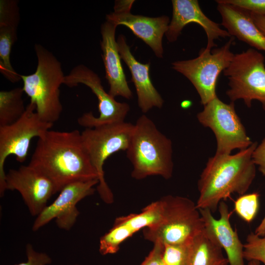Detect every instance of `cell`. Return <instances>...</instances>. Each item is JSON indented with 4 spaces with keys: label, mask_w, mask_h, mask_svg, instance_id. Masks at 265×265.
Instances as JSON below:
<instances>
[{
    "label": "cell",
    "mask_w": 265,
    "mask_h": 265,
    "mask_svg": "<svg viewBox=\"0 0 265 265\" xmlns=\"http://www.w3.org/2000/svg\"><path fill=\"white\" fill-rule=\"evenodd\" d=\"M172 18L165 34L169 42H175L184 27L194 23L205 30L207 37L206 49L211 50L216 46L214 40L219 38L231 37L226 30L209 19L202 11L197 0H172Z\"/></svg>",
    "instance_id": "obj_16"
},
{
    "label": "cell",
    "mask_w": 265,
    "mask_h": 265,
    "mask_svg": "<svg viewBox=\"0 0 265 265\" xmlns=\"http://www.w3.org/2000/svg\"><path fill=\"white\" fill-rule=\"evenodd\" d=\"M215 1L221 17V25L231 36L265 51V35L253 22L249 11L220 0Z\"/></svg>",
    "instance_id": "obj_21"
},
{
    "label": "cell",
    "mask_w": 265,
    "mask_h": 265,
    "mask_svg": "<svg viewBox=\"0 0 265 265\" xmlns=\"http://www.w3.org/2000/svg\"><path fill=\"white\" fill-rule=\"evenodd\" d=\"M133 0H116L114 11L106 15V20L116 26H124L138 38L143 40L153 50L157 57L163 54L162 38L169 22L166 16L150 17L131 13Z\"/></svg>",
    "instance_id": "obj_13"
},
{
    "label": "cell",
    "mask_w": 265,
    "mask_h": 265,
    "mask_svg": "<svg viewBox=\"0 0 265 265\" xmlns=\"http://www.w3.org/2000/svg\"><path fill=\"white\" fill-rule=\"evenodd\" d=\"M63 84L70 87L84 84L91 90L98 99L99 115L96 117L92 112L84 113L78 119L80 125L92 128L125 122L130 109L129 104L116 101L105 90L99 76L84 65L79 64L74 67L69 74L65 76Z\"/></svg>",
    "instance_id": "obj_11"
},
{
    "label": "cell",
    "mask_w": 265,
    "mask_h": 265,
    "mask_svg": "<svg viewBox=\"0 0 265 265\" xmlns=\"http://www.w3.org/2000/svg\"><path fill=\"white\" fill-rule=\"evenodd\" d=\"M252 159L256 165L258 166L260 172L265 176V137L254 150Z\"/></svg>",
    "instance_id": "obj_30"
},
{
    "label": "cell",
    "mask_w": 265,
    "mask_h": 265,
    "mask_svg": "<svg viewBox=\"0 0 265 265\" xmlns=\"http://www.w3.org/2000/svg\"><path fill=\"white\" fill-rule=\"evenodd\" d=\"M164 247L160 242L154 243L152 250L140 265H166L163 258Z\"/></svg>",
    "instance_id": "obj_29"
},
{
    "label": "cell",
    "mask_w": 265,
    "mask_h": 265,
    "mask_svg": "<svg viewBox=\"0 0 265 265\" xmlns=\"http://www.w3.org/2000/svg\"><path fill=\"white\" fill-rule=\"evenodd\" d=\"M34 50L37 59L35 71L21 75L23 89L35 105L36 112L44 121L53 124L62 111L60 87L65 76L60 62L42 45L36 44Z\"/></svg>",
    "instance_id": "obj_4"
},
{
    "label": "cell",
    "mask_w": 265,
    "mask_h": 265,
    "mask_svg": "<svg viewBox=\"0 0 265 265\" xmlns=\"http://www.w3.org/2000/svg\"><path fill=\"white\" fill-rule=\"evenodd\" d=\"M220 217L215 218L209 209H199L204 223V230L225 252L229 265H245L243 255V244L236 229L230 223L232 212L223 201L218 207Z\"/></svg>",
    "instance_id": "obj_17"
},
{
    "label": "cell",
    "mask_w": 265,
    "mask_h": 265,
    "mask_svg": "<svg viewBox=\"0 0 265 265\" xmlns=\"http://www.w3.org/2000/svg\"><path fill=\"white\" fill-rule=\"evenodd\" d=\"M6 190H17L21 194L32 216H37L55 193L52 182L35 168L22 165L6 174Z\"/></svg>",
    "instance_id": "obj_14"
},
{
    "label": "cell",
    "mask_w": 265,
    "mask_h": 265,
    "mask_svg": "<svg viewBox=\"0 0 265 265\" xmlns=\"http://www.w3.org/2000/svg\"><path fill=\"white\" fill-rule=\"evenodd\" d=\"M27 261L14 265H48L52 263L51 257L46 253L36 251L30 243L26 246Z\"/></svg>",
    "instance_id": "obj_28"
},
{
    "label": "cell",
    "mask_w": 265,
    "mask_h": 265,
    "mask_svg": "<svg viewBox=\"0 0 265 265\" xmlns=\"http://www.w3.org/2000/svg\"><path fill=\"white\" fill-rule=\"evenodd\" d=\"M18 3L16 0H0V72L12 83L22 80L10 61L12 47L17 40L20 19Z\"/></svg>",
    "instance_id": "obj_20"
},
{
    "label": "cell",
    "mask_w": 265,
    "mask_h": 265,
    "mask_svg": "<svg viewBox=\"0 0 265 265\" xmlns=\"http://www.w3.org/2000/svg\"><path fill=\"white\" fill-rule=\"evenodd\" d=\"M28 165L48 177L56 193L74 182L98 180L77 130L47 131L38 138Z\"/></svg>",
    "instance_id": "obj_1"
},
{
    "label": "cell",
    "mask_w": 265,
    "mask_h": 265,
    "mask_svg": "<svg viewBox=\"0 0 265 265\" xmlns=\"http://www.w3.org/2000/svg\"><path fill=\"white\" fill-rule=\"evenodd\" d=\"M220 1L265 16V0H220Z\"/></svg>",
    "instance_id": "obj_27"
},
{
    "label": "cell",
    "mask_w": 265,
    "mask_h": 265,
    "mask_svg": "<svg viewBox=\"0 0 265 265\" xmlns=\"http://www.w3.org/2000/svg\"><path fill=\"white\" fill-rule=\"evenodd\" d=\"M117 43L120 57L131 72L132 81L137 96L138 105L142 112L147 113L154 107L161 108L164 101L151 80L150 63H141L135 58L123 35H119Z\"/></svg>",
    "instance_id": "obj_19"
},
{
    "label": "cell",
    "mask_w": 265,
    "mask_h": 265,
    "mask_svg": "<svg viewBox=\"0 0 265 265\" xmlns=\"http://www.w3.org/2000/svg\"><path fill=\"white\" fill-rule=\"evenodd\" d=\"M117 26L106 20L101 26L100 46L106 78L109 85L108 93L113 98L121 96L130 99L132 97V93L126 80L115 40Z\"/></svg>",
    "instance_id": "obj_18"
},
{
    "label": "cell",
    "mask_w": 265,
    "mask_h": 265,
    "mask_svg": "<svg viewBox=\"0 0 265 265\" xmlns=\"http://www.w3.org/2000/svg\"><path fill=\"white\" fill-rule=\"evenodd\" d=\"M163 212L164 204L161 198L145 207L140 213L117 218L112 228L100 238V253L102 255L117 253L120 245L135 233L159 222Z\"/></svg>",
    "instance_id": "obj_15"
},
{
    "label": "cell",
    "mask_w": 265,
    "mask_h": 265,
    "mask_svg": "<svg viewBox=\"0 0 265 265\" xmlns=\"http://www.w3.org/2000/svg\"><path fill=\"white\" fill-rule=\"evenodd\" d=\"M53 124L43 121L36 112L35 105L30 102L23 115L15 122L0 126V196L3 197L6 187L4 165L7 158L14 155L22 163L27 158L32 138H40Z\"/></svg>",
    "instance_id": "obj_9"
},
{
    "label": "cell",
    "mask_w": 265,
    "mask_h": 265,
    "mask_svg": "<svg viewBox=\"0 0 265 265\" xmlns=\"http://www.w3.org/2000/svg\"><path fill=\"white\" fill-rule=\"evenodd\" d=\"M243 255L244 260L257 261L265 265V236L260 237L254 232L249 233L243 244Z\"/></svg>",
    "instance_id": "obj_25"
},
{
    "label": "cell",
    "mask_w": 265,
    "mask_h": 265,
    "mask_svg": "<svg viewBox=\"0 0 265 265\" xmlns=\"http://www.w3.org/2000/svg\"><path fill=\"white\" fill-rule=\"evenodd\" d=\"M186 265H229V261L223 249L204 230L190 243Z\"/></svg>",
    "instance_id": "obj_22"
},
{
    "label": "cell",
    "mask_w": 265,
    "mask_h": 265,
    "mask_svg": "<svg viewBox=\"0 0 265 265\" xmlns=\"http://www.w3.org/2000/svg\"><path fill=\"white\" fill-rule=\"evenodd\" d=\"M126 151L133 167V178L142 180L150 176H160L168 180L172 176V141L146 115L140 116L134 124Z\"/></svg>",
    "instance_id": "obj_3"
},
{
    "label": "cell",
    "mask_w": 265,
    "mask_h": 265,
    "mask_svg": "<svg viewBox=\"0 0 265 265\" xmlns=\"http://www.w3.org/2000/svg\"><path fill=\"white\" fill-rule=\"evenodd\" d=\"M190 242L181 244H164L163 258L165 264L186 265Z\"/></svg>",
    "instance_id": "obj_26"
},
{
    "label": "cell",
    "mask_w": 265,
    "mask_h": 265,
    "mask_svg": "<svg viewBox=\"0 0 265 265\" xmlns=\"http://www.w3.org/2000/svg\"><path fill=\"white\" fill-rule=\"evenodd\" d=\"M133 128L134 124L123 122L85 128L81 132L83 147L98 176L97 190L106 204H112L114 197L105 178V162L114 153L127 150Z\"/></svg>",
    "instance_id": "obj_6"
},
{
    "label": "cell",
    "mask_w": 265,
    "mask_h": 265,
    "mask_svg": "<svg viewBox=\"0 0 265 265\" xmlns=\"http://www.w3.org/2000/svg\"><path fill=\"white\" fill-rule=\"evenodd\" d=\"M260 194L254 192L244 194L234 202V211L238 215L247 223H251L256 216L259 209Z\"/></svg>",
    "instance_id": "obj_24"
},
{
    "label": "cell",
    "mask_w": 265,
    "mask_h": 265,
    "mask_svg": "<svg viewBox=\"0 0 265 265\" xmlns=\"http://www.w3.org/2000/svg\"><path fill=\"white\" fill-rule=\"evenodd\" d=\"M23 88L16 87L0 92V126L10 125L17 121L24 113Z\"/></svg>",
    "instance_id": "obj_23"
},
{
    "label": "cell",
    "mask_w": 265,
    "mask_h": 265,
    "mask_svg": "<svg viewBox=\"0 0 265 265\" xmlns=\"http://www.w3.org/2000/svg\"><path fill=\"white\" fill-rule=\"evenodd\" d=\"M235 37L223 46L211 50L202 49L194 58L176 61L172 68L186 77L193 84L203 106L217 97L216 86L220 73L230 65L234 54L230 50Z\"/></svg>",
    "instance_id": "obj_7"
},
{
    "label": "cell",
    "mask_w": 265,
    "mask_h": 265,
    "mask_svg": "<svg viewBox=\"0 0 265 265\" xmlns=\"http://www.w3.org/2000/svg\"><path fill=\"white\" fill-rule=\"evenodd\" d=\"M256 142L234 155L216 154L210 158L198 181V209H209L214 213L219 203L231 194H244L256 174L252 156Z\"/></svg>",
    "instance_id": "obj_2"
},
{
    "label": "cell",
    "mask_w": 265,
    "mask_h": 265,
    "mask_svg": "<svg viewBox=\"0 0 265 265\" xmlns=\"http://www.w3.org/2000/svg\"></svg>",
    "instance_id": "obj_34"
},
{
    "label": "cell",
    "mask_w": 265,
    "mask_h": 265,
    "mask_svg": "<svg viewBox=\"0 0 265 265\" xmlns=\"http://www.w3.org/2000/svg\"><path fill=\"white\" fill-rule=\"evenodd\" d=\"M248 265H261V264L260 262L258 261L252 260L249 261Z\"/></svg>",
    "instance_id": "obj_33"
},
{
    "label": "cell",
    "mask_w": 265,
    "mask_h": 265,
    "mask_svg": "<svg viewBox=\"0 0 265 265\" xmlns=\"http://www.w3.org/2000/svg\"><path fill=\"white\" fill-rule=\"evenodd\" d=\"M223 73L229 80L226 94L231 102L242 99L250 107L252 102L257 100L265 109V65L262 53L249 49L235 54Z\"/></svg>",
    "instance_id": "obj_8"
},
{
    "label": "cell",
    "mask_w": 265,
    "mask_h": 265,
    "mask_svg": "<svg viewBox=\"0 0 265 265\" xmlns=\"http://www.w3.org/2000/svg\"><path fill=\"white\" fill-rule=\"evenodd\" d=\"M164 212L157 224L143 229L144 238L153 243L181 244L190 242L204 230V223L196 204L180 196L161 198Z\"/></svg>",
    "instance_id": "obj_5"
},
{
    "label": "cell",
    "mask_w": 265,
    "mask_h": 265,
    "mask_svg": "<svg viewBox=\"0 0 265 265\" xmlns=\"http://www.w3.org/2000/svg\"><path fill=\"white\" fill-rule=\"evenodd\" d=\"M254 233L260 237H264L265 236V215L259 225L255 230Z\"/></svg>",
    "instance_id": "obj_32"
},
{
    "label": "cell",
    "mask_w": 265,
    "mask_h": 265,
    "mask_svg": "<svg viewBox=\"0 0 265 265\" xmlns=\"http://www.w3.org/2000/svg\"><path fill=\"white\" fill-rule=\"evenodd\" d=\"M197 118L214 133L216 154L229 155L235 149L244 150L253 143L235 110L234 102L226 104L217 97L204 106Z\"/></svg>",
    "instance_id": "obj_10"
},
{
    "label": "cell",
    "mask_w": 265,
    "mask_h": 265,
    "mask_svg": "<svg viewBox=\"0 0 265 265\" xmlns=\"http://www.w3.org/2000/svg\"><path fill=\"white\" fill-rule=\"evenodd\" d=\"M98 179L78 181L65 186L54 201L47 205L36 216L32 230H39L53 219L57 227L69 231L77 221L80 212L77 205L84 198L94 194Z\"/></svg>",
    "instance_id": "obj_12"
},
{
    "label": "cell",
    "mask_w": 265,
    "mask_h": 265,
    "mask_svg": "<svg viewBox=\"0 0 265 265\" xmlns=\"http://www.w3.org/2000/svg\"><path fill=\"white\" fill-rule=\"evenodd\" d=\"M250 12L253 22L265 35V16Z\"/></svg>",
    "instance_id": "obj_31"
}]
</instances>
